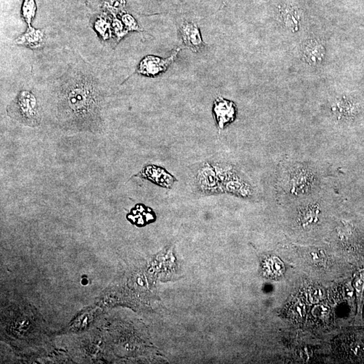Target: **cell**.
Returning <instances> with one entry per match:
<instances>
[{"instance_id":"6da1fadb","label":"cell","mask_w":364,"mask_h":364,"mask_svg":"<svg viewBox=\"0 0 364 364\" xmlns=\"http://www.w3.org/2000/svg\"><path fill=\"white\" fill-rule=\"evenodd\" d=\"M104 95L90 74L74 70L63 79L58 93L57 119L63 129L102 133Z\"/></svg>"},{"instance_id":"7a4b0ae2","label":"cell","mask_w":364,"mask_h":364,"mask_svg":"<svg viewBox=\"0 0 364 364\" xmlns=\"http://www.w3.org/2000/svg\"><path fill=\"white\" fill-rule=\"evenodd\" d=\"M8 115L30 127L40 125L42 116L36 97L29 90H22L7 107Z\"/></svg>"},{"instance_id":"3957f363","label":"cell","mask_w":364,"mask_h":364,"mask_svg":"<svg viewBox=\"0 0 364 364\" xmlns=\"http://www.w3.org/2000/svg\"><path fill=\"white\" fill-rule=\"evenodd\" d=\"M179 51V48L175 49L171 55L166 59L154 55L146 56L140 62L138 72L144 76L153 77L165 72L168 67L175 60Z\"/></svg>"},{"instance_id":"277c9868","label":"cell","mask_w":364,"mask_h":364,"mask_svg":"<svg viewBox=\"0 0 364 364\" xmlns=\"http://www.w3.org/2000/svg\"><path fill=\"white\" fill-rule=\"evenodd\" d=\"M179 33L182 42L193 52H199L205 46L199 27L196 24L189 22L182 24Z\"/></svg>"},{"instance_id":"5b68a950","label":"cell","mask_w":364,"mask_h":364,"mask_svg":"<svg viewBox=\"0 0 364 364\" xmlns=\"http://www.w3.org/2000/svg\"><path fill=\"white\" fill-rule=\"evenodd\" d=\"M213 113L219 129L223 130L227 124L234 120L236 109L233 102L219 97L215 101Z\"/></svg>"},{"instance_id":"8992f818","label":"cell","mask_w":364,"mask_h":364,"mask_svg":"<svg viewBox=\"0 0 364 364\" xmlns=\"http://www.w3.org/2000/svg\"><path fill=\"white\" fill-rule=\"evenodd\" d=\"M46 40L45 31L36 29L32 26H28L27 31L16 39L17 45H23L32 49H39L44 46Z\"/></svg>"},{"instance_id":"52a82bcc","label":"cell","mask_w":364,"mask_h":364,"mask_svg":"<svg viewBox=\"0 0 364 364\" xmlns=\"http://www.w3.org/2000/svg\"><path fill=\"white\" fill-rule=\"evenodd\" d=\"M301 53L308 64L317 65L323 61L325 50L323 45L316 40H308L303 43Z\"/></svg>"},{"instance_id":"ba28073f","label":"cell","mask_w":364,"mask_h":364,"mask_svg":"<svg viewBox=\"0 0 364 364\" xmlns=\"http://www.w3.org/2000/svg\"><path fill=\"white\" fill-rule=\"evenodd\" d=\"M141 173L143 177L147 178L148 179L154 181V183L167 189H170L176 180L163 168L153 165L146 167Z\"/></svg>"},{"instance_id":"9c48e42d","label":"cell","mask_w":364,"mask_h":364,"mask_svg":"<svg viewBox=\"0 0 364 364\" xmlns=\"http://www.w3.org/2000/svg\"><path fill=\"white\" fill-rule=\"evenodd\" d=\"M298 172L293 173L292 177H290V191L295 194H300L307 191L311 187L312 183L314 184L313 174L307 172L306 170L298 169Z\"/></svg>"},{"instance_id":"30bf717a","label":"cell","mask_w":364,"mask_h":364,"mask_svg":"<svg viewBox=\"0 0 364 364\" xmlns=\"http://www.w3.org/2000/svg\"><path fill=\"white\" fill-rule=\"evenodd\" d=\"M319 207L317 205H308L300 211L299 216L300 222L303 227L309 226L317 222L319 215Z\"/></svg>"},{"instance_id":"8fae6325","label":"cell","mask_w":364,"mask_h":364,"mask_svg":"<svg viewBox=\"0 0 364 364\" xmlns=\"http://www.w3.org/2000/svg\"><path fill=\"white\" fill-rule=\"evenodd\" d=\"M94 28L103 40H108L112 37V29H113L112 24L106 18H98L94 24Z\"/></svg>"},{"instance_id":"7c38bea8","label":"cell","mask_w":364,"mask_h":364,"mask_svg":"<svg viewBox=\"0 0 364 364\" xmlns=\"http://www.w3.org/2000/svg\"><path fill=\"white\" fill-rule=\"evenodd\" d=\"M37 6L35 0H24L22 7V16L28 26H31L36 15Z\"/></svg>"},{"instance_id":"4fadbf2b","label":"cell","mask_w":364,"mask_h":364,"mask_svg":"<svg viewBox=\"0 0 364 364\" xmlns=\"http://www.w3.org/2000/svg\"><path fill=\"white\" fill-rule=\"evenodd\" d=\"M282 18L286 25L289 27H294L298 25L300 16L298 10L295 8L285 7L282 11Z\"/></svg>"},{"instance_id":"5bb4252c","label":"cell","mask_w":364,"mask_h":364,"mask_svg":"<svg viewBox=\"0 0 364 364\" xmlns=\"http://www.w3.org/2000/svg\"><path fill=\"white\" fill-rule=\"evenodd\" d=\"M125 5V0H105L104 9L110 12L113 17H116V15L122 11Z\"/></svg>"},{"instance_id":"9a60e30c","label":"cell","mask_w":364,"mask_h":364,"mask_svg":"<svg viewBox=\"0 0 364 364\" xmlns=\"http://www.w3.org/2000/svg\"><path fill=\"white\" fill-rule=\"evenodd\" d=\"M266 267L269 274L274 275L275 276H280L284 272V264L278 258H270L268 261Z\"/></svg>"},{"instance_id":"2e32d148","label":"cell","mask_w":364,"mask_h":364,"mask_svg":"<svg viewBox=\"0 0 364 364\" xmlns=\"http://www.w3.org/2000/svg\"><path fill=\"white\" fill-rule=\"evenodd\" d=\"M122 22L125 29L128 32L130 31H142V28L138 25L137 22L132 16L128 13H124L122 15Z\"/></svg>"},{"instance_id":"e0dca14e","label":"cell","mask_w":364,"mask_h":364,"mask_svg":"<svg viewBox=\"0 0 364 364\" xmlns=\"http://www.w3.org/2000/svg\"><path fill=\"white\" fill-rule=\"evenodd\" d=\"M112 26L113 31H114L115 35H116L117 38H118V41L129 33L127 30L125 29V27H124L122 21H120V20L117 19L116 17H113Z\"/></svg>"},{"instance_id":"ac0fdd59","label":"cell","mask_w":364,"mask_h":364,"mask_svg":"<svg viewBox=\"0 0 364 364\" xmlns=\"http://www.w3.org/2000/svg\"><path fill=\"white\" fill-rule=\"evenodd\" d=\"M312 312L316 317L324 318L329 314V309L326 306L318 305L314 308Z\"/></svg>"},{"instance_id":"d6986e66","label":"cell","mask_w":364,"mask_h":364,"mask_svg":"<svg viewBox=\"0 0 364 364\" xmlns=\"http://www.w3.org/2000/svg\"><path fill=\"white\" fill-rule=\"evenodd\" d=\"M292 315L294 318H301L304 315L305 312V307L302 304H296L292 310Z\"/></svg>"},{"instance_id":"ffe728a7","label":"cell","mask_w":364,"mask_h":364,"mask_svg":"<svg viewBox=\"0 0 364 364\" xmlns=\"http://www.w3.org/2000/svg\"><path fill=\"white\" fill-rule=\"evenodd\" d=\"M322 298V292L321 290H315L312 291L311 294H310V299H311L312 302H318Z\"/></svg>"}]
</instances>
